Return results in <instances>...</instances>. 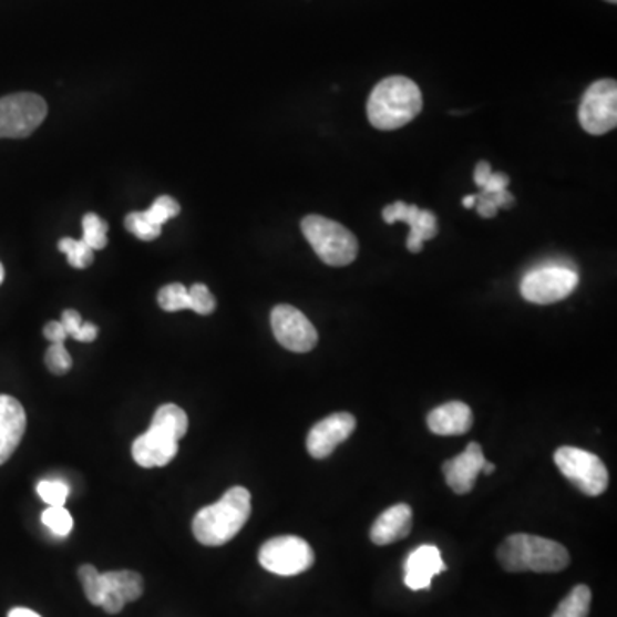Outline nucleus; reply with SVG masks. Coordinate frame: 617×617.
I'll return each instance as SVG.
<instances>
[{
    "label": "nucleus",
    "mask_w": 617,
    "mask_h": 617,
    "mask_svg": "<svg viewBox=\"0 0 617 617\" xmlns=\"http://www.w3.org/2000/svg\"><path fill=\"white\" fill-rule=\"evenodd\" d=\"M259 565L278 576L300 575L315 565V551L297 535H281L263 544Z\"/></svg>",
    "instance_id": "9"
},
{
    "label": "nucleus",
    "mask_w": 617,
    "mask_h": 617,
    "mask_svg": "<svg viewBox=\"0 0 617 617\" xmlns=\"http://www.w3.org/2000/svg\"><path fill=\"white\" fill-rule=\"evenodd\" d=\"M4 266H2V263H0V285H2V281H4Z\"/></svg>",
    "instance_id": "41"
},
{
    "label": "nucleus",
    "mask_w": 617,
    "mask_h": 617,
    "mask_svg": "<svg viewBox=\"0 0 617 617\" xmlns=\"http://www.w3.org/2000/svg\"><path fill=\"white\" fill-rule=\"evenodd\" d=\"M250 493L235 485L220 501L203 507L193 520V534L203 546L220 547L243 531L250 516Z\"/></svg>",
    "instance_id": "1"
},
{
    "label": "nucleus",
    "mask_w": 617,
    "mask_h": 617,
    "mask_svg": "<svg viewBox=\"0 0 617 617\" xmlns=\"http://www.w3.org/2000/svg\"><path fill=\"white\" fill-rule=\"evenodd\" d=\"M96 337H99V328H96L93 322H83L81 326L80 333L74 340L83 341V343H90V341H95Z\"/></svg>",
    "instance_id": "35"
},
{
    "label": "nucleus",
    "mask_w": 617,
    "mask_h": 617,
    "mask_svg": "<svg viewBox=\"0 0 617 617\" xmlns=\"http://www.w3.org/2000/svg\"><path fill=\"white\" fill-rule=\"evenodd\" d=\"M300 227L307 243L311 244L319 259L326 265L340 268L356 261L359 243L349 228L319 215L306 216Z\"/></svg>",
    "instance_id": "5"
},
{
    "label": "nucleus",
    "mask_w": 617,
    "mask_h": 617,
    "mask_svg": "<svg viewBox=\"0 0 617 617\" xmlns=\"http://www.w3.org/2000/svg\"><path fill=\"white\" fill-rule=\"evenodd\" d=\"M81 585H83L84 595L93 606L100 607L102 600V579H100V572L93 565H83L78 569Z\"/></svg>",
    "instance_id": "27"
},
{
    "label": "nucleus",
    "mask_w": 617,
    "mask_h": 617,
    "mask_svg": "<svg viewBox=\"0 0 617 617\" xmlns=\"http://www.w3.org/2000/svg\"><path fill=\"white\" fill-rule=\"evenodd\" d=\"M578 284L576 269L563 265H544L525 275L520 290L526 302L549 306L572 296Z\"/></svg>",
    "instance_id": "7"
},
{
    "label": "nucleus",
    "mask_w": 617,
    "mask_h": 617,
    "mask_svg": "<svg viewBox=\"0 0 617 617\" xmlns=\"http://www.w3.org/2000/svg\"><path fill=\"white\" fill-rule=\"evenodd\" d=\"M189 428L187 413L174 403L156 409L148 431L133 443V459L143 469L165 466L177 456L178 441Z\"/></svg>",
    "instance_id": "2"
},
{
    "label": "nucleus",
    "mask_w": 617,
    "mask_h": 617,
    "mask_svg": "<svg viewBox=\"0 0 617 617\" xmlns=\"http://www.w3.org/2000/svg\"><path fill=\"white\" fill-rule=\"evenodd\" d=\"M125 228L131 232V234L136 235L137 239L150 240L158 239L162 235V227H156L152 222L144 216L143 212L130 213L125 216Z\"/></svg>",
    "instance_id": "26"
},
{
    "label": "nucleus",
    "mask_w": 617,
    "mask_h": 617,
    "mask_svg": "<svg viewBox=\"0 0 617 617\" xmlns=\"http://www.w3.org/2000/svg\"><path fill=\"white\" fill-rule=\"evenodd\" d=\"M475 203H477L479 215L484 216V218H494L497 215L496 203L491 199V196H485V194H475Z\"/></svg>",
    "instance_id": "34"
},
{
    "label": "nucleus",
    "mask_w": 617,
    "mask_h": 617,
    "mask_svg": "<svg viewBox=\"0 0 617 617\" xmlns=\"http://www.w3.org/2000/svg\"><path fill=\"white\" fill-rule=\"evenodd\" d=\"M474 425V412L466 403L450 402L428 415L429 431L438 435H463Z\"/></svg>",
    "instance_id": "18"
},
{
    "label": "nucleus",
    "mask_w": 617,
    "mask_h": 617,
    "mask_svg": "<svg viewBox=\"0 0 617 617\" xmlns=\"http://www.w3.org/2000/svg\"><path fill=\"white\" fill-rule=\"evenodd\" d=\"M158 306L167 312L187 311L191 309L189 288L183 284L165 285L158 292Z\"/></svg>",
    "instance_id": "22"
},
{
    "label": "nucleus",
    "mask_w": 617,
    "mask_h": 617,
    "mask_svg": "<svg viewBox=\"0 0 617 617\" xmlns=\"http://www.w3.org/2000/svg\"><path fill=\"white\" fill-rule=\"evenodd\" d=\"M191 311L199 316H209L215 312L216 299L209 288L203 284H194L189 288Z\"/></svg>",
    "instance_id": "29"
},
{
    "label": "nucleus",
    "mask_w": 617,
    "mask_h": 617,
    "mask_svg": "<svg viewBox=\"0 0 617 617\" xmlns=\"http://www.w3.org/2000/svg\"><path fill=\"white\" fill-rule=\"evenodd\" d=\"M592 592L587 585H576L565 600L557 606L553 617H588L590 613Z\"/></svg>",
    "instance_id": "20"
},
{
    "label": "nucleus",
    "mask_w": 617,
    "mask_h": 617,
    "mask_svg": "<svg viewBox=\"0 0 617 617\" xmlns=\"http://www.w3.org/2000/svg\"><path fill=\"white\" fill-rule=\"evenodd\" d=\"M27 431V412L16 398L0 394V465H4Z\"/></svg>",
    "instance_id": "16"
},
{
    "label": "nucleus",
    "mask_w": 617,
    "mask_h": 617,
    "mask_svg": "<svg viewBox=\"0 0 617 617\" xmlns=\"http://www.w3.org/2000/svg\"><path fill=\"white\" fill-rule=\"evenodd\" d=\"M43 335H45L47 340L52 341V343H64L65 338H68V331H65L61 321H50L49 325L43 328Z\"/></svg>",
    "instance_id": "33"
},
{
    "label": "nucleus",
    "mask_w": 617,
    "mask_h": 617,
    "mask_svg": "<svg viewBox=\"0 0 617 617\" xmlns=\"http://www.w3.org/2000/svg\"><path fill=\"white\" fill-rule=\"evenodd\" d=\"M579 125L592 136L610 133L617 125V83L595 81L585 92L578 112Z\"/></svg>",
    "instance_id": "10"
},
{
    "label": "nucleus",
    "mask_w": 617,
    "mask_h": 617,
    "mask_svg": "<svg viewBox=\"0 0 617 617\" xmlns=\"http://www.w3.org/2000/svg\"><path fill=\"white\" fill-rule=\"evenodd\" d=\"M45 364L49 371L55 376H64L71 371L72 357L69 356L64 343H52L45 353Z\"/></svg>",
    "instance_id": "30"
},
{
    "label": "nucleus",
    "mask_w": 617,
    "mask_h": 617,
    "mask_svg": "<svg viewBox=\"0 0 617 617\" xmlns=\"http://www.w3.org/2000/svg\"><path fill=\"white\" fill-rule=\"evenodd\" d=\"M419 215H421L419 206L405 205L403 202L393 203V205H388L383 209V218L388 225L397 224V222L409 225L410 234L409 239H407V249L413 254L422 253V249H424L421 232H419Z\"/></svg>",
    "instance_id": "19"
},
{
    "label": "nucleus",
    "mask_w": 617,
    "mask_h": 617,
    "mask_svg": "<svg viewBox=\"0 0 617 617\" xmlns=\"http://www.w3.org/2000/svg\"><path fill=\"white\" fill-rule=\"evenodd\" d=\"M497 559L510 573H557L568 568L569 553L563 544L551 538L515 534L501 544Z\"/></svg>",
    "instance_id": "4"
},
{
    "label": "nucleus",
    "mask_w": 617,
    "mask_h": 617,
    "mask_svg": "<svg viewBox=\"0 0 617 617\" xmlns=\"http://www.w3.org/2000/svg\"><path fill=\"white\" fill-rule=\"evenodd\" d=\"M271 330L284 349L296 353L311 352L318 345V331L299 309L280 304L271 311Z\"/></svg>",
    "instance_id": "11"
},
{
    "label": "nucleus",
    "mask_w": 617,
    "mask_h": 617,
    "mask_svg": "<svg viewBox=\"0 0 617 617\" xmlns=\"http://www.w3.org/2000/svg\"><path fill=\"white\" fill-rule=\"evenodd\" d=\"M405 582L410 590H428L431 587L432 578L440 573L446 572L448 566L444 565L440 549L435 546H421L413 549L407 557Z\"/></svg>",
    "instance_id": "15"
},
{
    "label": "nucleus",
    "mask_w": 617,
    "mask_h": 617,
    "mask_svg": "<svg viewBox=\"0 0 617 617\" xmlns=\"http://www.w3.org/2000/svg\"><path fill=\"white\" fill-rule=\"evenodd\" d=\"M102 579V600L100 607L109 614H119L125 604L134 603L143 595L144 585L140 573L122 572L100 573Z\"/></svg>",
    "instance_id": "13"
},
{
    "label": "nucleus",
    "mask_w": 617,
    "mask_h": 617,
    "mask_svg": "<svg viewBox=\"0 0 617 617\" xmlns=\"http://www.w3.org/2000/svg\"><path fill=\"white\" fill-rule=\"evenodd\" d=\"M463 206H465V208H474L475 206V194L474 196H466L463 197Z\"/></svg>",
    "instance_id": "40"
},
{
    "label": "nucleus",
    "mask_w": 617,
    "mask_h": 617,
    "mask_svg": "<svg viewBox=\"0 0 617 617\" xmlns=\"http://www.w3.org/2000/svg\"><path fill=\"white\" fill-rule=\"evenodd\" d=\"M606 2H610V4H616L617 0H606Z\"/></svg>",
    "instance_id": "42"
},
{
    "label": "nucleus",
    "mask_w": 617,
    "mask_h": 617,
    "mask_svg": "<svg viewBox=\"0 0 617 617\" xmlns=\"http://www.w3.org/2000/svg\"><path fill=\"white\" fill-rule=\"evenodd\" d=\"M61 322L62 326H64L65 331H68V337L72 338L78 337L81 326H83V319H81L80 312L72 311V309H68V311L62 312Z\"/></svg>",
    "instance_id": "31"
},
{
    "label": "nucleus",
    "mask_w": 617,
    "mask_h": 617,
    "mask_svg": "<svg viewBox=\"0 0 617 617\" xmlns=\"http://www.w3.org/2000/svg\"><path fill=\"white\" fill-rule=\"evenodd\" d=\"M8 617H42L39 613L34 610L27 609V607H14V609L9 613Z\"/></svg>",
    "instance_id": "38"
},
{
    "label": "nucleus",
    "mask_w": 617,
    "mask_h": 617,
    "mask_svg": "<svg viewBox=\"0 0 617 617\" xmlns=\"http://www.w3.org/2000/svg\"><path fill=\"white\" fill-rule=\"evenodd\" d=\"M109 225L96 213H86L83 216V243L93 250L105 249L109 244Z\"/></svg>",
    "instance_id": "21"
},
{
    "label": "nucleus",
    "mask_w": 617,
    "mask_h": 617,
    "mask_svg": "<svg viewBox=\"0 0 617 617\" xmlns=\"http://www.w3.org/2000/svg\"><path fill=\"white\" fill-rule=\"evenodd\" d=\"M510 186V177L506 174H491L487 183L482 187V194H496Z\"/></svg>",
    "instance_id": "32"
},
{
    "label": "nucleus",
    "mask_w": 617,
    "mask_h": 617,
    "mask_svg": "<svg viewBox=\"0 0 617 617\" xmlns=\"http://www.w3.org/2000/svg\"><path fill=\"white\" fill-rule=\"evenodd\" d=\"M482 472H484L485 475L494 474V472H496V465H494V463H491V462H485V465H484V469H482Z\"/></svg>",
    "instance_id": "39"
},
{
    "label": "nucleus",
    "mask_w": 617,
    "mask_h": 617,
    "mask_svg": "<svg viewBox=\"0 0 617 617\" xmlns=\"http://www.w3.org/2000/svg\"><path fill=\"white\" fill-rule=\"evenodd\" d=\"M422 112L421 88L405 76L376 84L368 100L369 122L379 131L400 130Z\"/></svg>",
    "instance_id": "3"
},
{
    "label": "nucleus",
    "mask_w": 617,
    "mask_h": 617,
    "mask_svg": "<svg viewBox=\"0 0 617 617\" xmlns=\"http://www.w3.org/2000/svg\"><path fill=\"white\" fill-rule=\"evenodd\" d=\"M491 174H493V171H491V165H489L487 162L479 163L474 174L475 184H477V186L482 189V187L485 186V183H487V178L491 177Z\"/></svg>",
    "instance_id": "37"
},
{
    "label": "nucleus",
    "mask_w": 617,
    "mask_h": 617,
    "mask_svg": "<svg viewBox=\"0 0 617 617\" xmlns=\"http://www.w3.org/2000/svg\"><path fill=\"white\" fill-rule=\"evenodd\" d=\"M561 474L587 496H600L609 485V472L603 460L590 451L563 446L554 453Z\"/></svg>",
    "instance_id": "6"
},
{
    "label": "nucleus",
    "mask_w": 617,
    "mask_h": 617,
    "mask_svg": "<svg viewBox=\"0 0 617 617\" xmlns=\"http://www.w3.org/2000/svg\"><path fill=\"white\" fill-rule=\"evenodd\" d=\"M485 462L484 450L479 443H470L459 456L444 462L443 474L451 491L455 494H469L475 487Z\"/></svg>",
    "instance_id": "14"
},
{
    "label": "nucleus",
    "mask_w": 617,
    "mask_h": 617,
    "mask_svg": "<svg viewBox=\"0 0 617 617\" xmlns=\"http://www.w3.org/2000/svg\"><path fill=\"white\" fill-rule=\"evenodd\" d=\"M356 417L352 413L338 412L319 421L307 434L306 446L309 455L316 460L328 459V456L349 440L356 431Z\"/></svg>",
    "instance_id": "12"
},
{
    "label": "nucleus",
    "mask_w": 617,
    "mask_h": 617,
    "mask_svg": "<svg viewBox=\"0 0 617 617\" xmlns=\"http://www.w3.org/2000/svg\"><path fill=\"white\" fill-rule=\"evenodd\" d=\"M43 525L58 537H68L74 528V520L64 506H49L42 513Z\"/></svg>",
    "instance_id": "24"
},
{
    "label": "nucleus",
    "mask_w": 617,
    "mask_h": 617,
    "mask_svg": "<svg viewBox=\"0 0 617 617\" xmlns=\"http://www.w3.org/2000/svg\"><path fill=\"white\" fill-rule=\"evenodd\" d=\"M59 250L68 256L69 265L76 269H86L88 266L93 265V259H95V250L92 247L86 246L83 240L71 239V237L61 239Z\"/></svg>",
    "instance_id": "23"
},
{
    "label": "nucleus",
    "mask_w": 617,
    "mask_h": 617,
    "mask_svg": "<svg viewBox=\"0 0 617 617\" xmlns=\"http://www.w3.org/2000/svg\"><path fill=\"white\" fill-rule=\"evenodd\" d=\"M49 114L45 100L37 93H14L0 99V137L21 140L39 130Z\"/></svg>",
    "instance_id": "8"
},
{
    "label": "nucleus",
    "mask_w": 617,
    "mask_h": 617,
    "mask_svg": "<svg viewBox=\"0 0 617 617\" xmlns=\"http://www.w3.org/2000/svg\"><path fill=\"white\" fill-rule=\"evenodd\" d=\"M37 493L49 506H64L71 494V487L62 481H42L37 485Z\"/></svg>",
    "instance_id": "28"
},
{
    "label": "nucleus",
    "mask_w": 617,
    "mask_h": 617,
    "mask_svg": "<svg viewBox=\"0 0 617 617\" xmlns=\"http://www.w3.org/2000/svg\"><path fill=\"white\" fill-rule=\"evenodd\" d=\"M144 216L152 222L156 227H163L168 220L175 218V216L181 213V205H178L177 199L172 196H160L155 199L150 209L143 212Z\"/></svg>",
    "instance_id": "25"
},
{
    "label": "nucleus",
    "mask_w": 617,
    "mask_h": 617,
    "mask_svg": "<svg viewBox=\"0 0 617 617\" xmlns=\"http://www.w3.org/2000/svg\"><path fill=\"white\" fill-rule=\"evenodd\" d=\"M413 513L409 504H394L376 518L371 528V541L376 546H388L403 541L412 532Z\"/></svg>",
    "instance_id": "17"
},
{
    "label": "nucleus",
    "mask_w": 617,
    "mask_h": 617,
    "mask_svg": "<svg viewBox=\"0 0 617 617\" xmlns=\"http://www.w3.org/2000/svg\"><path fill=\"white\" fill-rule=\"evenodd\" d=\"M485 196H491V199L496 203L497 208H510L515 203V197L507 189L500 191L496 194H485Z\"/></svg>",
    "instance_id": "36"
}]
</instances>
